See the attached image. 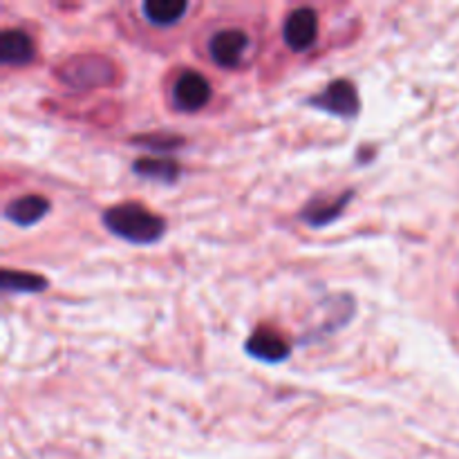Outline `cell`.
<instances>
[{
    "mask_svg": "<svg viewBox=\"0 0 459 459\" xmlns=\"http://www.w3.org/2000/svg\"><path fill=\"white\" fill-rule=\"evenodd\" d=\"M103 224L117 238L133 242V245H151L157 242L166 231V220L148 211L146 206L124 202L103 211Z\"/></svg>",
    "mask_w": 459,
    "mask_h": 459,
    "instance_id": "6da1fadb",
    "label": "cell"
},
{
    "mask_svg": "<svg viewBox=\"0 0 459 459\" xmlns=\"http://www.w3.org/2000/svg\"><path fill=\"white\" fill-rule=\"evenodd\" d=\"M312 106L321 108V110L332 112L336 117H343V119H352L361 110V101H359V92L354 88V83L350 81L339 79L332 81L321 94L312 97Z\"/></svg>",
    "mask_w": 459,
    "mask_h": 459,
    "instance_id": "7a4b0ae2",
    "label": "cell"
},
{
    "mask_svg": "<svg viewBox=\"0 0 459 459\" xmlns=\"http://www.w3.org/2000/svg\"><path fill=\"white\" fill-rule=\"evenodd\" d=\"M318 34V16L312 7H299L285 18V27H282V36L285 43L291 49L300 52L307 49L309 45L316 40Z\"/></svg>",
    "mask_w": 459,
    "mask_h": 459,
    "instance_id": "3957f363",
    "label": "cell"
},
{
    "mask_svg": "<svg viewBox=\"0 0 459 459\" xmlns=\"http://www.w3.org/2000/svg\"><path fill=\"white\" fill-rule=\"evenodd\" d=\"M173 99L175 103H178V108H182V110H200V108H204L206 101L211 99L209 81H206L200 72L186 70L178 81H175Z\"/></svg>",
    "mask_w": 459,
    "mask_h": 459,
    "instance_id": "277c9868",
    "label": "cell"
},
{
    "mask_svg": "<svg viewBox=\"0 0 459 459\" xmlns=\"http://www.w3.org/2000/svg\"><path fill=\"white\" fill-rule=\"evenodd\" d=\"M247 45H249V36L242 30H220L218 34L211 36L209 54L218 65L233 67L240 63Z\"/></svg>",
    "mask_w": 459,
    "mask_h": 459,
    "instance_id": "5b68a950",
    "label": "cell"
},
{
    "mask_svg": "<svg viewBox=\"0 0 459 459\" xmlns=\"http://www.w3.org/2000/svg\"><path fill=\"white\" fill-rule=\"evenodd\" d=\"M247 352L267 363H281L290 357V343L272 327H258L247 341Z\"/></svg>",
    "mask_w": 459,
    "mask_h": 459,
    "instance_id": "8992f818",
    "label": "cell"
},
{
    "mask_svg": "<svg viewBox=\"0 0 459 459\" xmlns=\"http://www.w3.org/2000/svg\"><path fill=\"white\" fill-rule=\"evenodd\" d=\"M49 211V202L40 195H22L13 197L7 206H4V218L21 227H31L39 220L45 218Z\"/></svg>",
    "mask_w": 459,
    "mask_h": 459,
    "instance_id": "52a82bcc",
    "label": "cell"
},
{
    "mask_svg": "<svg viewBox=\"0 0 459 459\" xmlns=\"http://www.w3.org/2000/svg\"><path fill=\"white\" fill-rule=\"evenodd\" d=\"M34 58V45L21 30H4L0 34V61L4 65H22Z\"/></svg>",
    "mask_w": 459,
    "mask_h": 459,
    "instance_id": "ba28073f",
    "label": "cell"
},
{
    "mask_svg": "<svg viewBox=\"0 0 459 459\" xmlns=\"http://www.w3.org/2000/svg\"><path fill=\"white\" fill-rule=\"evenodd\" d=\"M186 9L188 4L184 0H146L143 3V16L152 25L166 27L175 25Z\"/></svg>",
    "mask_w": 459,
    "mask_h": 459,
    "instance_id": "9c48e42d",
    "label": "cell"
},
{
    "mask_svg": "<svg viewBox=\"0 0 459 459\" xmlns=\"http://www.w3.org/2000/svg\"><path fill=\"white\" fill-rule=\"evenodd\" d=\"M133 170L142 178L160 179V182H175L179 178V166L170 160H152V157H142L134 161Z\"/></svg>",
    "mask_w": 459,
    "mask_h": 459,
    "instance_id": "30bf717a",
    "label": "cell"
},
{
    "mask_svg": "<svg viewBox=\"0 0 459 459\" xmlns=\"http://www.w3.org/2000/svg\"><path fill=\"white\" fill-rule=\"evenodd\" d=\"M0 287L4 291H21V294H31V291H43L48 287L45 278L27 272H13V269H3L0 273Z\"/></svg>",
    "mask_w": 459,
    "mask_h": 459,
    "instance_id": "8fae6325",
    "label": "cell"
},
{
    "mask_svg": "<svg viewBox=\"0 0 459 459\" xmlns=\"http://www.w3.org/2000/svg\"><path fill=\"white\" fill-rule=\"evenodd\" d=\"M350 197H352V193H345V195H341L336 202H314V204L305 211L303 218L307 220L309 224H314V227H323V224L339 218L341 211H343L345 204L350 202Z\"/></svg>",
    "mask_w": 459,
    "mask_h": 459,
    "instance_id": "7c38bea8",
    "label": "cell"
}]
</instances>
